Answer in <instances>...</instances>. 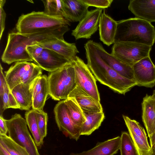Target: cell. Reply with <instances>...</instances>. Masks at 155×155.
I'll list each match as a JSON object with an SVG mask.
<instances>
[{"instance_id": "cell-2", "label": "cell", "mask_w": 155, "mask_h": 155, "mask_svg": "<svg viewBox=\"0 0 155 155\" xmlns=\"http://www.w3.org/2000/svg\"><path fill=\"white\" fill-rule=\"evenodd\" d=\"M84 47L87 64L96 79L101 84L122 94L137 85L134 81L121 76L102 59L94 46L93 41H88Z\"/></svg>"}, {"instance_id": "cell-5", "label": "cell", "mask_w": 155, "mask_h": 155, "mask_svg": "<svg viewBox=\"0 0 155 155\" xmlns=\"http://www.w3.org/2000/svg\"><path fill=\"white\" fill-rule=\"evenodd\" d=\"M49 94L55 101L65 100L77 86L75 71L72 62L52 72L48 77Z\"/></svg>"}, {"instance_id": "cell-12", "label": "cell", "mask_w": 155, "mask_h": 155, "mask_svg": "<svg viewBox=\"0 0 155 155\" xmlns=\"http://www.w3.org/2000/svg\"><path fill=\"white\" fill-rule=\"evenodd\" d=\"M35 44L54 51L71 62L75 60L77 54L79 53L75 43H68L64 39L53 38L33 43Z\"/></svg>"}, {"instance_id": "cell-24", "label": "cell", "mask_w": 155, "mask_h": 155, "mask_svg": "<svg viewBox=\"0 0 155 155\" xmlns=\"http://www.w3.org/2000/svg\"><path fill=\"white\" fill-rule=\"evenodd\" d=\"M64 103L69 115L74 124L81 127L85 121V117L84 112L73 98L68 97L64 100Z\"/></svg>"}, {"instance_id": "cell-21", "label": "cell", "mask_w": 155, "mask_h": 155, "mask_svg": "<svg viewBox=\"0 0 155 155\" xmlns=\"http://www.w3.org/2000/svg\"><path fill=\"white\" fill-rule=\"evenodd\" d=\"M33 64L27 61H18L5 72V79L11 91L21 83V79Z\"/></svg>"}, {"instance_id": "cell-35", "label": "cell", "mask_w": 155, "mask_h": 155, "mask_svg": "<svg viewBox=\"0 0 155 155\" xmlns=\"http://www.w3.org/2000/svg\"><path fill=\"white\" fill-rule=\"evenodd\" d=\"M5 0L0 1V39H1L5 28L6 13L3 7L5 3Z\"/></svg>"}, {"instance_id": "cell-37", "label": "cell", "mask_w": 155, "mask_h": 155, "mask_svg": "<svg viewBox=\"0 0 155 155\" xmlns=\"http://www.w3.org/2000/svg\"><path fill=\"white\" fill-rule=\"evenodd\" d=\"M8 129L5 120L2 117L0 116V134L6 135Z\"/></svg>"}, {"instance_id": "cell-27", "label": "cell", "mask_w": 155, "mask_h": 155, "mask_svg": "<svg viewBox=\"0 0 155 155\" xmlns=\"http://www.w3.org/2000/svg\"><path fill=\"white\" fill-rule=\"evenodd\" d=\"M120 137L121 155H139L129 134L123 132Z\"/></svg>"}, {"instance_id": "cell-30", "label": "cell", "mask_w": 155, "mask_h": 155, "mask_svg": "<svg viewBox=\"0 0 155 155\" xmlns=\"http://www.w3.org/2000/svg\"><path fill=\"white\" fill-rule=\"evenodd\" d=\"M48 87V77L46 75H41L37 78L30 86L33 99L37 94Z\"/></svg>"}, {"instance_id": "cell-14", "label": "cell", "mask_w": 155, "mask_h": 155, "mask_svg": "<svg viewBox=\"0 0 155 155\" xmlns=\"http://www.w3.org/2000/svg\"><path fill=\"white\" fill-rule=\"evenodd\" d=\"M34 61L42 69L49 72L71 62L54 51L45 48H43L41 54Z\"/></svg>"}, {"instance_id": "cell-26", "label": "cell", "mask_w": 155, "mask_h": 155, "mask_svg": "<svg viewBox=\"0 0 155 155\" xmlns=\"http://www.w3.org/2000/svg\"><path fill=\"white\" fill-rule=\"evenodd\" d=\"M0 144L11 155H29L25 148L7 135L0 134Z\"/></svg>"}, {"instance_id": "cell-15", "label": "cell", "mask_w": 155, "mask_h": 155, "mask_svg": "<svg viewBox=\"0 0 155 155\" xmlns=\"http://www.w3.org/2000/svg\"><path fill=\"white\" fill-rule=\"evenodd\" d=\"M128 8L136 18L155 22V0H130Z\"/></svg>"}, {"instance_id": "cell-22", "label": "cell", "mask_w": 155, "mask_h": 155, "mask_svg": "<svg viewBox=\"0 0 155 155\" xmlns=\"http://www.w3.org/2000/svg\"><path fill=\"white\" fill-rule=\"evenodd\" d=\"M30 86L21 83L11 91L21 110H29L32 106L33 97Z\"/></svg>"}, {"instance_id": "cell-1", "label": "cell", "mask_w": 155, "mask_h": 155, "mask_svg": "<svg viewBox=\"0 0 155 155\" xmlns=\"http://www.w3.org/2000/svg\"><path fill=\"white\" fill-rule=\"evenodd\" d=\"M69 30L66 25L54 30L26 35L17 32L9 34L7 45L2 54V61L8 64L15 62H31L33 59L27 52L26 48L36 42L53 38L64 39V35Z\"/></svg>"}, {"instance_id": "cell-31", "label": "cell", "mask_w": 155, "mask_h": 155, "mask_svg": "<svg viewBox=\"0 0 155 155\" xmlns=\"http://www.w3.org/2000/svg\"><path fill=\"white\" fill-rule=\"evenodd\" d=\"M36 111L37 123L40 134L43 139L47 134L48 114L43 110H37Z\"/></svg>"}, {"instance_id": "cell-20", "label": "cell", "mask_w": 155, "mask_h": 155, "mask_svg": "<svg viewBox=\"0 0 155 155\" xmlns=\"http://www.w3.org/2000/svg\"><path fill=\"white\" fill-rule=\"evenodd\" d=\"M120 136L98 143L93 148L80 153H71L70 155H114L120 149Z\"/></svg>"}, {"instance_id": "cell-39", "label": "cell", "mask_w": 155, "mask_h": 155, "mask_svg": "<svg viewBox=\"0 0 155 155\" xmlns=\"http://www.w3.org/2000/svg\"><path fill=\"white\" fill-rule=\"evenodd\" d=\"M149 138L150 146L151 147L155 143V133Z\"/></svg>"}, {"instance_id": "cell-9", "label": "cell", "mask_w": 155, "mask_h": 155, "mask_svg": "<svg viewBox=\"0 0 155 155\" xmlns=\"http://www.w3.org/2000/svg\"><path fill=\"white\" fill-rule=\"evenodd\" d=\"M54 112L59 130L70 138L77 140L81 136V127L75 125L68 113L64 100L55 105Z\"/></svg>"}, {"instance_id": "cell-8", "label": "cell", "mask_w": 155, "mask_h": 155, "mask_svg": "<svg viewBox=\"0 0 155 155\" xmlns=\"http://www.w3.org/2000/svg\"><path fill=\"white\" fill-rule=\"evenodd\" d=\"M75 71L77 85L97 101L100 102L96 79L87 64L78 56L72 62Z\"/></svg>"}, {"instance_id": "cell-11", "label": "cell", "mask_w": 155, "mask_h": 155, "mask_svg": "<svg viewBox=\"0 0 155 155\" xmlns=\"http://www.w3.org/2000/svg\"><path fill=\"white\" fill-rule=\"evenodd\" d=\"M132 67L137 86L152 88L155 85V65L150 56L138 61Z\"/></svg>"}, {"instance_id": "cell-18", "label": "cell", "mask_w": 155, "mask_h": 155, "mask_svg": "<svg viewBox=\"0 0 155 155\" xmlns=\"http://www.w3.org/2000/svg\"><path fill=\"white\" fill-rule=\"evenodd\" d=\"M117 25L115 21L104 12L102 13L99 27L100 40L108 46L114 43Z\"/></svg>"}, {"instance_id": "cell-4", "label": "cell", "mask_w": 155, "mask_h": 155, "mask_svg": "<svg viewBox=\"0 0 155 155\" xmlns=\"http://www.w3.org/2000/svg\"><path fill=\"white\" fill-rule=\"evenodd\" d=\"M66 25H70L69 22L62 16L50 15L44 12L33 11L21 15L16 28L17 33L26 35L55 29Z\"/></svg>"}, {"instance_id": "cell-40", "label": "cell", "mask_w": 155, "mask_h": 155, "mask_svg": "<svg viewBox=\"0 0 155 155\" xmlns=\"http://www.w3.org/2000/svg\"><path fill=\"white\" fill-rule=\"evenodd\" d=\"M153 150V154H155V143L151 147Z\"/></svg>"}, {"instance_id": "cell-16", "label": "cell", "mask_w": 155, "mask_h": 155, "mask_svg": "<svg viewBox=\"0 0 155 155\" xmlns=\"http://www.w3.org/2000/svg\"><path fill=\"white\" fill-rule=\"evenodd\" d=\"M68 97L74 98L83 112H103V108L100 102L92 97L78 86H76Z\"/></svg>"}, {"instance_id": "cell-32", "label": "cell", "mask_w": 155, "mask_h": 155, "mask_svg": "<svg viewBox=\"0 0 155 155\" xmlns=\"http://www.w3.org/2000/svg\"><path fill=\"white\" fill-rule=\"evenodd\" d=\"M48 95V87L35 96L33 99L32 109L36 110H43Z\"/></svg>"}, {"instance_id": "cell-38", "label": "cell", "mask_w": 155, "mask_h": 155, "mask_svg": "<svg viewBox=\"0 0 155 155\" xmlns=\"http://www.w3.org/2000/svg\"><path fill=\"white\" fill-rule=\"evenodd\" d=\"M0 155H11L0 144Z\"/></svg>"}, {"instance_id": "cell-13", "label": "cell", "mask_w": 155, "mask_h": 155, "mask_svg": "<svg viewBox=\"0 0 155 155\" xmlns=\"http://www.w3.org/2000/svg\"><path fill=\"white\" fill-rule=\"evenodd\" d=\"M93 44L100 57L111 68L121 76L134 81L132 66L107 52L101 44L94 41Z\"/></svg>"}, {"instance_id": "cell-10", "label": "cell", "mask_w": 155, "mask_h": 155, "mask_svg": "<svg viewBox=\"0 0 155 155\" xmlns=\"http://www.w3.org/2000/svg\"><path fill=\"white\" fill-rule=\"evenodd\" d=\"M103 9L97 8L89 11L79 22L75 29L72 31V35L76 40L84 38L89 39L99 28Z\"/></svg>"}, {"instance_id": "cell-23", "label": "cell", "mask_w": 155, "mask_h": 155, "mask_svg": "<svg viewBox=\"0 0 155 155\" xmlns=\"http://www.w3.org/2000/svg\"><path fill=\"white\" fill-rule=\"evenodd\" d=\"M84 113L85 120L81 126V135H89L98 129L105 117L103 112Z\"/></svg>"}, {"instance_id": "cell-19", "label": "cell", "mask_w": 155, "mask_h": 155, "mask_svg": "<svg viewBox=\"0 0 155 155\" xmlns=\"http://www.w3.org/2000/svg\"><path fill=\"white\" fill-rule=\"evenodd\" d=\"M142 119L149 137L155 133V100L147 94L141 103Z\"/></svg>"}, {"instance_id": "cell-25", "label": "cell", "mask_w": 155, "mask_h": 155, "mask_svg": "<svg viewBox=\"0 0 155 155\" xmlns=\"http://www.w3.org/2000/svg\"><path fill=\"white\" fill-rule=\"evenodd\" d=\"M25 117L37 147H40L43 144V139L40 134L37 123L36 110L32 109L26 111L25 114Z\"/></svg>"}, {"instance_id": "cell-33", "label": "cell", "mask_w": 155, "mask_h": 155, "mask_svg": "<svg viewBox=\"0 0 155 155\" xmlns=\"http://www.w3.org/2000/svg\"><path fill=\"white\" fill-rule=\"evenodd\" d=\"M88 7L92 6L97 8H105L109 7L112 0H81Z\"/></svg>"}, {"instance_id": "cell-34", "label": "cell", "mask_w": 155, "mask_h": 155, "mask_svg": "<svg viewBox=\"0 0 155 155\" xmlns=\"http://www.w3.org/2000/svg\"><path fill=\"white\" fill-rule=\"evenodd\" d=\"M43 48L35 44L28 46L26 50L34 61L41 54Z\"/></svg>"}, {"instance_id": "cell-17", "label": "cell", "mask_w": 155, "mask_h": 155, "mask_svg": "<svg viewBox=\"0 0 155 155\" xmlns=\"http://www.w3.org/2000/svg\"><path fill=\"white\" fill-rule=\"evenodd\" d=\"M63 17L69 22L80 21L88 12V6L81 0H62Z\"/></svg>"}, {"instance_id": "cell-7", "label": "cell", "mask_w": 155, "mask_h": 155, "mask_svg": "<svg viewBox=\"0 0 155 155\" xmlns=\"http://www.w3.org/2000/svg\"><path fill=\"white\" fill-rule=\"evenodd\" d=\"M152 46L131 42L114 43L111 54L125 64L132 66L142 59L150 56Z\"/></svg>"}, {"instance_id": "cell-3", "label": "cell", "mask_w": 155, "mask_h": 155, "mask_svg": "<svg viewBox=\"0 0 155 155\" xmlns=\"http://www.w3.org/2000/svg\"><path fill=\"white\" fill-rule=\"evenodd\" d=\"M131 42L153 46L155 42V29L151 23L135 17L117 21L114 43Z\"/></svg>"}, {"instance_id": "cell-28", "label": "cell", "mask_w": 155, "mask_h": 155, "mask_svg": "<svg viewBox=\"0 0 155 155\" xmlns=\"http://www.w3.org/2000/svg\"><path fill=\"white\" fill-rule=\"evenodd\" d=\"M123 117L129 132H131L140 137L143 141L148 143L147 137L145 130L139 123L127 116L123 115Z\"/></svg>"}, {"instance_id": "cell-42", "label": "cell", "mask_w": 155, "mask_h": 155, "mask_svg": "<svg viewBox=\"0 0 155 155\" xmlns=\"http://www.w3.org/2000/svg\"><path fill=\"white\" fill-rule=\"evenodd\" d=\"M155 155V154H154V155Z\"/></svg>"}, {"instance_id": "cell-41", "label": "cell", "mask_w": 155, "mask_h": 155, "mask_svg": "<svg viewBox=\"0 0 155 155\" xmlns=\"http://www.w3.org/2000/svg\"><path fill=\"white\" fill-rule=\"evenodd\" d=\"M151 96L155 100V90L153 91L152 94Z\"/></svg>"}, {"instance_id": "cell-29", "label": "cell", "mask_w": 155, "mask_h": 155, "mask_svg": "<svg viewBox=\"0 0 155 155\" xmlns=\"http://www.w3.org/2000/svg\"><path fill=\"white\" fill-rule=\"evenodd\" d=\"M45 7L44 12L48 15L63 17L62 0H41Z\"/></svg>"}, {"instance_id": "cell-6", "label": "cell", "mask_w": 155, "mask_h": 155, "mask_svg": "<svg viewBox=\"0 0 155 155\" xmlns=\"http://www.w3.org/2000/svg\"><path fill=\"white\" fill-rule=\"evenodd\" d=\"M5 121L8 136L13 140L25 148L29 155H40L28 130L26 120L20 114L16 113Z\"/></svg>"}, {"instance_id": "cell-36", "label": "cell", "mask_w": 155, "mask_h": 155, "mask_svg": "<svg viewBox=\"0 0 155 155\" xmlns=\"http://www.w3.org/2000/svg\"><path fill=\"white\" fill-rule=\"evenodd\" d=\"M3 68L1 64L0 65V96L2 95L4 92V88L8 86L3 72Z\"/></svg>"}]
</instances>
